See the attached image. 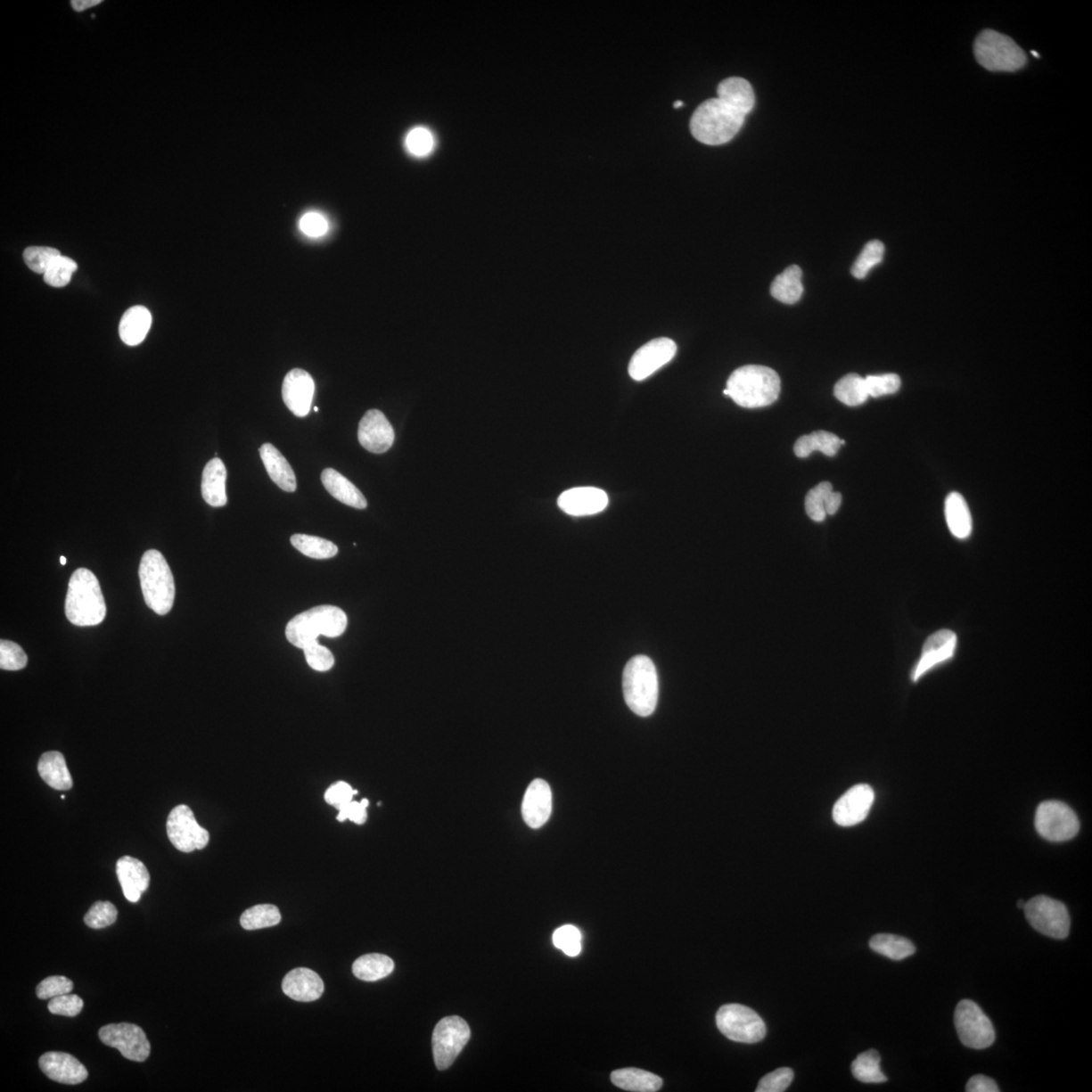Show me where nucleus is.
Returning a JSON list of instances; mask_svg holds the SVG:
<instances>
[{
  "label": "nucleus",
  "instance_id": "obj_38",
  "mask_svg": "<svg viewBox=\"0 0 1092 1092\" xmlns=\"http://www.w3.org/2000/svg\"><path fill=\"white\" fill-rule=\"evenodd\" d=\"M834 396L850 406H860L869 398L865 379L857 374H847L835 383Z\"/></svg>",
  "mask_w": 1092,
  "mask_h": 1092
},
{
  "label": "nucleus",
  "instance_id": "obj_1",
  "mask_svg": "<svg viewBox=\"0 0 1092 1092\" xmlns=\"http://www.w3.org/2000/svg\"><path fill=\"white\" fill-rule=\"evenodd\" d=\"M727 396L743 408H762L777 401L781 381L777 373L763 365H745L729 376Z\"/></svg>",
  "mask_w": 1092,
  "mask_h": 1092
},
{
  "label": "nucleus",
  "instance_id": "obj_42",
  "mask_svg": "<svg viewBox=\"0 0 1092 1092\" xmlns=\"http://www.w3.org/2000/svg\"><path fill=\"white\" fill-rule=\"evenodd\" d=\"M404 144L406 152L422 160L435 152L437 141L434 133L429 127L417 126L406 133Z\"/></svg>",
  "mask_w": 1092,
  "mask_h": 1092
},
{
  "label": "nucleus",
  "instance_id": "obj_57",
  "mask_svg": "<svg viewBox=\"0 0 1092 1092\" xmlns=\"http://www.w3.org/2000/svg\"><path fill=\"white\" fill-rule=\"evenodd\" d=\"M968 1092H998V1084L988 1076L975 1075L971 1077L966 1086Z\"/></svg>",
  "mask_w": 1092,
  "mask_h": 1092
},
{
  "label": "nucleus",
  "instance_id": "obj_62",
  "mask_svg": "<svg viewBox=\"0 0 1092 1092\" xmlns=\"http://www.w3.org/2000/svg\"><path fill=\"white\" fill-rule=\"evenodd\" d=\"M1031 54H1033V55H1034L1035 57H1037V58H1040V55H1038V54H1037V52H1035V51L1031 52Z\"/></svg>",
  "mask_w": 1092,
  "mask_h": 1092
},
{
  "label": "nucleus",
  "instance_id": "obj_2",
  "mask_svg": "<svg viewBox=\"0 0 1092 1092\" xmlns=\"http://www.w3.org/2000/svg\"><path fill=\"white\" fill-rule=\"evenodd\" d=\"M67 620L78 627H95L107 615L99 579L92 571L78 569L71 576L65 601Z\"/></svg>",
  "mask_w": 1092,
  "mask_h": 1092
},
{
  "label": "nucleus",
  "instance_id": "obj_51",
  "mask_svg": "<svg viewBox=\"0 0 1092 1092\" xmlns=\"http://www.w3.org/2000/svg\"><path fill=\"white\" fill-rule=\"evenodd\" d=\"M794 1079L792 1069L783 1067L777 1069L769 1074H767L759 1080L757 1092H782L785 1091L791 1082Z\"/></svg>",
  "mask_w": 1092,
  "mask_h": 1092
},
{
  "label": "nucleus",
  "instance_id": "obj_47",
  "mask_svg": "<svg viewBox=\"0 0 1092 1092\" xmlns=\"http://www.w3.org/2000/svg\"><path fill=\"white\" fill-rule=\"evenodd\" d=\"M60 255L62 254L55 248L33 246L27 248L24 251V260L27 267L34 273L45 275L53 261Z\"/></svg>",
  "mask_w": 1092,
  "mask_h": 1092
},
{
  "label": "nucleus",
  "instance_id": "obj_17",
  "mask_svg": "<svg viewBox=\"0 0 1092 1092\" xmlns=\"http://www.w3.org/2000/svg\"><path fill=\"white\" fill-rule=\"evenodd\" d=\"M875 794L869 785H856L834 804L833 817L841 826H853L868 817Z\"/></svg>",
  "mask_w": 1092,
  "mask_h": 1092
},
{
  "label": "nucleus",
  "instance_id": "obj_45",
  "mask_svg": "<svg viewBox=\"0 0 1092 1092\" xmlns=\"http://www.w3.org/2000/svg\"><path fill=\"white\" fill-rule=\"evenodd\" d=\"M554 945L569 957H577L582 951V933L574 925H562L554 932Z\"/></svg>",
  "mask_w": 1092,
  "mask_h": 1092
},
{
  "label": "nucleus",
  "instance_id": "obj_7",
  "mask_svg": "<svg viewBox=\"0 0 1092 1092\" xmlns=\"http://www.w3.org/2000/svg\"><path fill=\"white\" fill-rule=\"evenodd\" d=\"M974 55L979 64L992 72H1015L1028 62L1026 53L1011 37L992 29L979 34Z\"/></svg>",
  "mask_w": 1092,
  "mask_h": 1092
},
{
  "label": "nucleus",
  "instance_id": "obj_59",
  "mask_svg": "<svg viewBox=\"0 0 1092 1092\" xmlns=\"http://www.w3.org/2000/svg\"><path fill=\"white\" fill-rule=\"evenodd\" d=\"M683 104H684V103H683V102H681V101H677V102L674 103V108H675V109L681 108V107H683Z\"/></svg>",
  "mask_w": 1092,
  "mask_h": 1092
},
{
  "label": "nucleus",
  "instance_id": "obj_28",
  "mask_svg": "<svg viewBox=\"0 0 1092 1092\" xmlns=\"http://www.w3.org/2000/svg\"><path fill=\"white\" fill-rule=\"evenodd\" d=\"M718 97L747 117L755 107V94L750 82L742 78H729L720 82Z\"/></svg>",
  "mask_w": 1092,
  "mask_h": 1092
},
{
  "label": "nucleus",
  "instance_id": "obj_22",
  "mask_svg": "<svg viewBox=\"0 0 1092 1092\" xmlns=\"http://www.w3.org/2000/svg\"><path fill=\"white\" fill-rule=\"evenodd\" d=\"M553 810L551 787L545 780L537 779L527 788L522 802V817L531 828L544 826Z\"/></svg>",
  "mask_w": 1092,
  "mask_h": 1092
},
{
  "label": "nucleus",
  "instance_id": "obj_33",
  "mask_svg": "<svg viewBox=\"0 0 1092 1092\" xmlns=\"http://www.w3.org/2000/svg\"><path fill=\"white\" fill-rule=\"evenodd\" d=\"M615 1087L634 1092H655L662 1087L660 1076L638 1068H624L612 1073Z\"/></svg>",
  "mask_w": 1092,
  "mask_h": 1092
},
{
  "label": "nucleus",
  "instance_id": "obj_31",
  "mask_svg": "<svg viewBox=\"0 0 1092 1092\" xmlns=\"http://www.w3.org/2000/svg\"><path fill=\"white\" fill-rule=\"evenodd\" d=\"M37 772L43 781L53 789L70 790L73 786L70 772L62 752H45L37 764Z\"/></svg>",
  "mask_w": 1092,
  "mask_h": 1092
},
{
  "label": "nucleus",
  "instance_id": "obj_53",
  "mask_svg": "<svg viewBox=\"0 0 1092 1092\" xmlns=\"http://www.w3.org/2000/svg\"><path fill=\"white\" fill-rule=\"evenodd\" d=\"M49 1012L53 1014L64 1016H77L84 1008V1000L77 994H63L50 1000L48 1005Z\"/></svg>",
  "mask_w": 1092,
  "mask_h": 1092
},
{
  "label": "nucleus",
  "instance_id": "obj_26",
  "mask_svg": "<svg viewBox=\"0 0 1092 1092\" xmlns=\"http://www.w3.org/2000/svg\"><path fill=\"white\" fill-rule=\"evenodd\" d=\"M842 497L833 492V485L824 481L809 492L805 498V510L811 521L822 522L827 515H834L841 507Z\"/></svg>",
  "mask_w": 1092,
  "mask_h": 1092
},
{
  "label": "nucleus",
  "instance_id": "obj_41",
  "mask_svg": "<svg viewBox=\"0 0 1092 1092\" xmlns=\"http://www.w3.org/2000/svg\"><path fill=\"white\" fill-rule=\"evenodd\" d=\"M880 1055L876 1050L866 1051L854 1060L852 1073L858 1080L865 1083H883L886 1076L880 1068Z\"/></svg>",
  "mask_w": 1092,
  "mask_h": 1092
},
{
  "label": "nucleus",
  "instance_id": "obj_43",
  "mask_svg": "<svg viewBox=\"0 0 1092 1092\" xmlns=\"http://www.w3.org/2000/svg\"><path fill=\"white\" fill-rule=\"evenodd\" d=\"M885 247L879 240H873L868 244H866L863 251L854 263L852 267V275L862 280L868 275L870 270L879 265L883 259Z\"/></svg>",
  "mask_w": 1092,
  "mask_h": 1092
},
{
  "label": "nucleus",
  "instance_id": "obj_5",
  "mask_svg": "<svg viewBox=\"0 0 1092 1092\" xmlns=\"http://www.w3.org/2000/svg\"><path fill=\"white\" fill-rule=\"evenodd\" d=\"M625 702L638 717H650L657 708L659 679L657 669L646 655H636L625 666L622 677Z\"/></svg>",
  "mask_w": 1092,
  "mask_h": 1092
},
{
  "label": "nucleus",
  "instance_id": "obj_56",
  "mask_svg": "<svg viewBox=\"0 0 1092 1092\" xmlns=\"http://www.w3.org/2000/svg\"><path fill=\"white\" fill-rule=\"evenodd\" d=\"M300 228L307 236L320 237L328 230V222L318 213H308L300 218Z\"/></svg>",
  "mask_w": 1092,
  "mask_h": 1092
},
{
  "label": "nucleus",
  "instance_id": "obj_29",
  "mask_svg": "<svg viewBox=\"0 0 1092 1092\" xmlns=\"http://www.w3.org/2000/svg\"><path fill=\"white\" fill-rule=\"evenodd\" d=\"M321 480L329 494L339 502L357 509L367 507V501L364 494L341 472L333 469L324 470Z\"/></svg>",
  "mask_w": 1092,
  "mask_h": 1092
},
{
  "label": "nucleus",
  "instance_id": "obj_16",
  "mask_svg": "<svg viewBox=\"0 0 1092 1092\" xmlns=\"http://www.w3.org/2000/svg\"><path fill=\"white\" fill-rule=\"evenodd\" d=\"M957 644V635L952 630L941 629L929 636L923 646L920 660L911 671V680L917 682L933 668L950 661Z\"/></svg>",
  "mask_w": 1092,
  "mask_h": 1092
},
{
  "label": "nucleus",
  "instance_id": "obj_63",
  "mask_svg": "<svg viewBox=\"0 0 1092 1092\" xmlns=\"http://www.w3.org/2000/svg\"><path fill=\"white\" fill-rule=\"evenodd\" d=\"M314 411H315V412H318V411H319L318 406H315Z\"/></svg>",
  "mask_w": 1092,
  "mask_h": 1092
},
{
  "label": "nucleus",
  "instance_id": "obj_44",
  "mask_svg": "<svg viewBox=\"0 0 1092 1092\" xmlns=\"http://www.w3.org/2000/svg\"><path fill=\"white\" fill-rule=\"evenodd\" d=\"M77 269V262L60 255L45 273L44 281L54 288H63L70 283L72 275Z\"/></svg>",
  "mask_w": 1092,
  "mask_h": 1092
},
{
  "label": "nucleus",
  "instance_id": "obj_60",
  "mask_svg": "<svg viewBox=\"0 0 1092 1092\" xmlns=\"http://www.w3.org/2000/svg\"><path fill=\"white\" fill-rule=\"evenodd\" d=\"M1025 906H1026V902H1025V901H1023V900H1022V899H1021V900H1019V902H1018V907H1019V908L1023 909V907H1025Z\"/></svg>",
  "mask_w": 1092,
  "mask_h": 1092
},
{
  "label": "nucleus",
  "instance_id": "obj_14",
  "mask_svg": "<svg viewBox=\"0 0 1092 1092\" xmlns=\"http://www.w3.org/2000/svg\"><path fill=\"white\" fill-rule=\"evenodd\" d=\"M99 1036L104 1045L118 1049L131 1061L144 1062L152 1052L145 1031L134 1023H111L100 1030Z\"/></svg>",
  "mask_w": 1092,
  "mask_h": 1092
},
{
  "label": "nucleus",
  "instance_id": "obj_30",
  "mask_svg": "<svg viewBox=\"0 0 1092 1092\" xmlns=\"http://www.w3.org/2000/svg\"><path fill=\"white\" fill-rule=\"evenodd\" d=\"M152 316L148 308L135 306L126 311L119 323V336L123 342L129 346L139 345L146 338L152 328Z\"/></svg>",
  "mask_w": 1092,
  "mask_h": 1092
},
{
  "label": "nucleus",
  "instance_id": "obj_54",
  "mask_svg": "<svg viewBox=\"0 0 1092 1092\" xmlns=\"http://www.w3.org/2000/svg\"><path fill=\"white\" fill-rule=\"evenodd\" d=\"M357 794V791L353 790L349 783L339 781L327 789L325 801L336 809L341 810L345 805L350 803L353 796Z\"/></svg>",
  "mask_w": 1092,
  "mask_h": 1092
},
{
  "label": "nucleus",
  "instance_id": "obj_23",
  "mask_svg": "<svg viewBox=\"0 0 1092 1092\" xmlns=\"http://www.w3.org/2000/svg\"><path fill=\"white\" fill-rule=\"evenodd\" d=\"M117 875L125 898L130 902H138L150 884V874L144 863L138 858L125 856L117 862Z\"/></svg>",
  "mask_w": 1092,
  "mask_h": 1092
},
{
  "label": "nucleus",
  "instance_id": "obj_37",
  "mask_svg": "<svg viewBox=\"0 0 1092 1092\" xmlns=\"http://www.w3.org/2000/svg\"><path fill=\"white\" fill-rule=\"evenodd\" d=\"M869 945L874 952L895 961L908 958L915 953L913 941L891 933H878L870 940Z\"/></svg>",
  "mask_w": 1092,
  "mask_h": 1092
},
{
  "label": "nucleus",
  "instance_id": "obj_61",
  "mask_svg": "<svg viewBox=\"0 0 1092 1092\" xmlns=\"http://www.w3.org/2000/svg\"><path fill=\"white\" fill-rule=\"evenodd\" d=\"M60 562H62V564H63V566H64V564H66V562H67V561H66V557H65V556H62V557H60Z\"/></svg>",
  "mask_w": 1092,
  "mask_h": 1092
},
{
  "label": "nucleus",
  "instance_id": "obj_9",
  "mask_svg": "<svg viewBox=\"0 0 1092 1092\" xmlns=\"http://www.w3.org/2000/svg\"><path fill=\"white\" fill-rule=\"evenodd\" d=\"M471 1038L466 1022L456 1015L447 1016L437 1023L432 1036L433 1057L439 1071H447L464 1050Z\"/></svg>",
  "mask_w": 1092,
  "mask_h": 1092
},
{
  "label": "nucleus",
  "instance_id": "obj_52",
  "mask_svg": "<svg viewBox=\"0 0 1092 1092\" xmlns=\"http://www.w3.org/2000/svg\"><path fill=\"white\" fill-rule=\"evenodd\" d=\"M73 989V982L70 978L64 976H51L37 986V997L40 999L54 998L63 994L70 993Z\"/></svg>",
  "mask_w": 1092,
  "mask_h": 1092
},
{
  "label": "nucleus",
  "instance_id": "obj_4",
  "mask_svg": "<svg viewBox=\"0 0 1092 1092\" xmlns=\"http://www.w3.org/2000/svg\"><path fill=\"white\" fill-rule=\"evenodd\" d=\"M348 622V615L342 609L317 606L293 617L286 625L285 636L292 645L304 650L307 645L319 642L321 636L333 638L342 636Z\"/></svg>",
  "mask_w": 1092,
  "mask_h": 1092
},
{
  "label": "nucleus",
  "instance_id": "obj_18",
  "mask_svg": "<svg viewBox=\"0 0 1092 1092\" xmlns=\"http://www.w3.org/2000/svg\"><path fill=\"white\" fill-rule=\"evenodd\" d=\"M283 398L293 415L303 418L312 408L315 382L312 375L300 368H293L283 382Z\"/></svg>",
  "mask_w": 1092,
  "mask_h": 1092
},
{
  "label": "nucleus",
  "instance_id": "obj_6",
  "mask_svg": "<svg viewBox=\"0 0 1092 1092\" xmlns=\"http://www.w3.org/2000/svg\"><path fill=\"white\" fill-rule=\"evenodd\" d=\"M139 577L147 606L158 615L170 612L176 598V584L167 560L160 552L150 549L142 556Z\"/></svg>",
  "mask_w": 1092,
  "mask_h": 1092
},
{
  "label": "nucleus",
  "instance_id": "obj_11",
  "mask_svg": "<svg viewBox=\"0 0 1092 1092\" xmlns=\"http://www.w3.org/2000/svg\"><path fill=\"white\" fill-rule=\"evenodd\" d=\"M1028 922L1039 932L1057 940L1066 939L1071 931V916L1063 903L1039 895L1026 902Z\"/></svg>",
  "mask_w": 1092,
  "mask_h": 1092
},
{
  "label": "nucleus",
  "instance_id": "obj_46",
  "mask_svg": "<svg viewBox=\"0 0 1092 1092\" xmlns=\"http://www.w3.org/2000/svg\"><path fill=\"white\" fill-rule=\"evenodd\" d=\"M118 918V909L110 901H97L89 908L85 916V923L90 929L101 930L114 924Z\"/></svg>",
  "mask_w": 1092,
  "mask_h": 1092
},
{
  "label": "nucleus",
  "instance_id": "obj_27",
  "mask_svg": "<svg viewBox=\"0 0 1092 1092\" xmlns=\"http://www.w3.org/2000/svg\"><path fill=\"white\" fill-rule=\"evenodd\" d=\"M227 470L220 458L209 462L202 472L201 495L209 506L223 507L227 504L226 494Z\"/></svg>",
  "mask_w": 1092,
  "mask_h": 1092
},
{
  "label": "nucleus",
  "instance_id": "obj_20",
  "mask_svg": "<svg viewBox=\"0 0 1092 1092\" xmlns=\"http://www.w3.org/2000/svg\"><path fill=\"white\" fill-rule=\"evenodd\" d=\"M608 496L603 489L592 487L568 489L557 500L564 513L577 517L598 514L608 506Z\"/></svg>",
  "mask_w": 1092,
  "mask_h": 1092
},
{
  "label": "nucleus",
  "instance_id": "obj_12",
  "mask_svg": "<svg viewBox=\"0 0 1092 1092\" xmlns=\"http://www.w3.org/2000/svg\"><path fill=\"white\" fill-rule=\"evenodd\" d=\"M1039 833L1051 842L1071 840L1080 832V820L1065 803L1046 801L1039 805L1035 819Z\"/></svg>",
  "mask_w": 1092,
  "mask_h": 1092
},
{
  "label": "nucleus",
  "instance_id": "obj_25",
  "mask_svg": "<svg viewBox=\"0 0 1092 1092\" xmlns=\"http://www.w3.org/2000/svg\"><path fill=\"white\" fill-rule=\"evenodd\" d=\"M260 456L268 476L284 492L293 493L297 489L295 472L273 444L266 443L259 449Z\"/></svg>",
  "mask_w": 1092,
  "mask_h": 1092
},
{
  "label": "nucleus",
  "instance_id": "obj_36",
  "mask_svg": "<svg viewBox=\"0 0 1092 1092\" xmlns=\"http://www.w3.org/2000/svg\"><path fill=\"white\" fill-rule=\"evenodd\" d=\"M841 447L839 436L820 431L801 436L795 443L794 451L796 456L801 458L809 457L817 450L827 456H834Z\"/></svg>",
  "mask_w": 1092,
  "mask_h": 1092
},
{
  "label": "nucleus",
  "instance_id": "obj_40",
  "mask_svg": "<svg viewBox=\"0 0 1092 1092\" xmlns=\"http://www.w3.org/2000/svg\"><path fill=\"white\" fill-rule=\"evenodd\" d=\"M281 921V911L273 905H259L248 908L240 918L241 925L247 931L270 928Z\"/></svg>",
  "mask_w": 1092,
  "mask_h": 1092
},
{
  "label": "nucleus",
  "instance_id": "obj_34",
  "mask_svg": "<svg viewBox=\"0 0 1092 1092\" xmlns=\"http://www.w3.org/2000/svg\"><path fill=\"white\" fill-rule=\"evenodd\" d=\"M772 296L779 302L792 305L802 297V270L800 267L791 266L775 278L771 285Z\"/></svg>",
  "mask_w": 1092,
  "mask_h": 1092
},
{
  "label": "nucleus",
  "instance_id": "obj_13",
  "mask_svg": "<svg viewBox=\"0 0 1092 1092\" xmlns=\"http://www.w3.org/2000/svg\"><path fill=\"white\" fill-rule=\"evenodd\" d=\"M167 830L169 841L180 852L205 849L209 842V832L198 824L193 810L185 804L171 810Z\"/></svg>",
  "mask_w": 1092,
  "mask_h": 1092
},
{
  "label": "nucleus",
  "instance_id": "obj_8",
  "mask_svg": "<svg viewBox=\"0 0 1092 1092\" xmlns=\"http://www.w3.org/2000/svg\"><path fill=\"white\" fill-rule=\"evenodd\" d=\"M718 1030L729 1040L755 1044L766 1036L765 1022L751 1008L742 1005H727L717 1014Z\"/></svg>",
  "mask_w": 1092,
  "mask_h": 1092
},
{
  "label": "nucleus",
  "instance_id": "obj_55",
  "mask_svg": "<svg viewBox=\"0 0 1092 1092\" xmlns=\"http://www.w3.org/2000/svg\"><path fill=\"white\" fill-rule=\"evenodd\" d=\"M368 805H370V801L367 800H363L360 802L352 801L339 810L338 822L344 823L345 820L349 819L356 825H364L367 818L366 809Z\"/></svg>",
  "mask_w": 1092,
  "mask_h": 1092
},
{
  "label": "nucleus",
  "instance_id": "obj_3",
  "mask_svg": "<svg viewBox=\"0 0 1092 1092\" xmlns=\"http://www.w3.org/2000/svg\"><path fill=\"white\" fill-rule=\"evenodd\" d=\"M745 118L715 97L699 105L692 115L690 130L693 137L703 144L718 146L732 141L739 134Z\"/></svg>",
  "mask_w": 1092,
  "mask_h": 1092
},
{
  "label": "nucleus",
  "instance_id": "obj_48",
  "mask_svg": "<svg viewBox=\"0 0 1092 1092\" xmlns=\"http://www.w3.org/2000/svg\"><path fill=\"white\" fill-rule=\"evenodd\" d=\"M28 665V655L21 647L10 640L0 642V668L5 671H20Z\"/></svg>",
  "mask_w": 1092,
  "mask_h": 1092
},
{
  "label": "nucleus",
  "instance_id": "obj_21",
  "mask_svg": "<svg viewBox=\"0 0 1092 1092\" xmlns=\"http://www.w3.org/2000/svg\"><path fill=\"white\" fill-rule=\"evenodd\" d=\"M39 1065L51 1080L70 1086L86 1081L88 1076L86 1068L79 1060L63 1052L45 1053Z\"/></svg>",
  "mask_w": 1092,
  "mask_h": 1092
},
{
  "label": "nucleus",
  "instance_id": "obj_50",
  "mask_svg": "<svg viewBox=\"0 0 1092 1092\" xmlns=\"http://www.w3.org/2000/svg\"><path fill=\"white\" fill-rule=\"evenodd\" d=\"M303 651L308 665L315 671L327 672L334 666L333 653L327 647L321 645L319 642L307 645Z\"/></svg>",
  "mask_w": 1092,
  "mask_h": 1092
},
{
  "label": "nucleus",
  "instance_id": "obj_32",
  "mask_svg": "<svg viewBox=\"0 0 1092 1092\" xmlns=\"http://www.w3.org/2000/svg\"><path fill=\"white\" fill-rule=\"evenodd\" d=\"M946 521L955 538L966 539L973 532V517L965 499L959 493H951L945 502Z\"/></svg>",
  "mask_w": 1092,
  "mask_h": 1092
},
{
  "label": "nucleus",
  "instance_id": "obj_58",
  "mask_svg": "<svg viewBox=\"0 0 1092 1092\" xmlns=\"http://www.w3.org/2000/svg\"><path fill=\"white\" fill-rule=\"evenodd\" d=\"M102 0H72L70 2L73 10L78 12H85L92 7L99 5Z\"/></svg>",
  "mask_w": 1092,
  "mask_h": 1092
},
{
  "label": "nucleus",
  "instance_id": "obj_35",
  "mask_svg": "<svg viewBox=\"0 0 1092 1092\" xmlns=\"http://www.w3.org/2000/svg\"><path fill=\"white\" fill-rule=\"evenodd\" d=\"M395 968L394 961L382 954L361 956L353 963L352 973L360 981L374 982L386 978Z\"/></svg>",
  "mask_w": 1092,
  "mask_h": 1092
},
{
  "label": "nucleus",
  "instance_id": "obj_24",
  "mask_svg": "<svg viewBox=\"0 0 1092 1092\" xmlns=\"http://www.w3.org/2000/svg\"><path fill=\"white\" fill-rule=\"evenodd\" d=\"M285 996L302 1003H310L322 997L324 983L321 977L308 968H297L286 974L283 981Z\"/></svg>",
  "mask_w": 1092,
  "mask_h": 1092
},
{
  "label": "nucleus",
  "instance_id": "obj_15",
  "mask_svg": "<svg viewBox=\"0 0 1092 1092\" xmlns=\"http://www.w3.org/2000/svg\"><path fill=\"white\" fill-rule=\"evenodd\" d=\"M677 352V344L672 339H653L640 348L632 357L628 374L631 379L640 382L650 378L661 367L671 361Z\"/></svg>",
  "mask_w": 1092,
  "mask_h": 1092
},
{
  "label": "nucleus",
  "instance_id": "obj_19",
  "mask_svg": "<svg viewBox=\"0 0 1092 1092\" xmlns=\"http://www.w3.org/2000/svg\"><path fill=\"white\" fill-rule=\"evenodd\" d=\"M358 441L370 453L385 454L395 441L394 428L380 410L367 411L359 423Z\"/></svg>",
  "mask_w": 1092,
  "mask_h": 1092
},
{
  "label": "nucleus",
  "instance_id": "obj_10",
  "mask_svg": "<svg viewBox=\"0 0 1092 1092\" xmlns=\"http://www.w3.org/2000/svg\"><path fill=\"white\" fill-rule=\"evenodd\" d=\"M955 1027L964 1046L986 1049L996 1041L991 1021L973 1000H961L955 1011Z\"/></svg>",
  "mask_w": 1092,
  "mask_h": 1092
},
{
  "label": "nucleus",
  "instance_id": "obj_49",
  "mask_svg": "<svg viewBox=\"0 0 1092 1092\" xmlns=\"http://www.w3.org/2000/svg\"><path fill=\"white\" fill-rule=\"evenodd\" d=\"M865 381L869 397L873 398L895 394L901 386L899 376L894 374L869 375Z\"/></svg>",
  "mask_w": 1092,
  "mask_h": 1092
},
{
  "label": "nucleus",
  "instance_id": "obj_39",
  "mask_svg": "<svg viewBox=\"0 0 1092 1092\" xmlns=\"http://www.w3.org/2000/svg\"><path fill=\"white\" fill-rule=\"evenodd\" d=\"M291 542L297 551L315 560L333 559L338 554V547L333 541L318 537L295 534Z\"/></svg>",
  "mask_w": 1092,
  "mask_h": 1092
}]
</instances>
